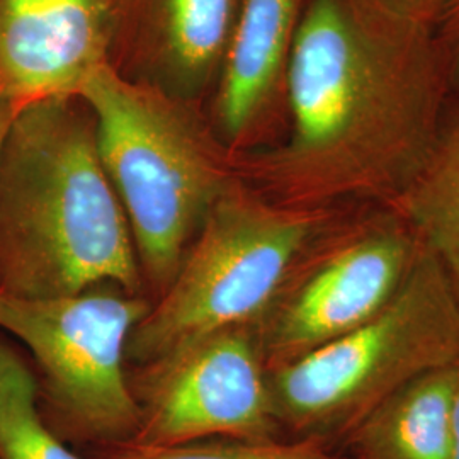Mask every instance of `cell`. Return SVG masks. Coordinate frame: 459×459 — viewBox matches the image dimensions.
I'll list each match as a JSON object with an SVG mask.
<instances>
[{"label": "cell", "instance_id": "cell-1", "mask_svg": "<svg viewBox=\"0 0 459 459\" xmlns=\"http://www.w3.org/2000/svg\"><path fill=\"white\" fill-rule=\"evenodd\" d=\"M291 134L254 164L284 206H392L443 126L447 66L432 26L373 0L305 4L286 68Z\"/></svg>", "mask_w": 459, "mask_h": 459}, {"label": "cell", "instance_id": "cell-20", "mask_svg": "<svg viewBox=\"0 0 459 459\" xmlns=\"http://www.w3.org/2000/svg\"><path fill=\"white\" fill-rule=\"evenodd\" d=\"M0 96H4V92H2V83H0Z\"/></svg>", "mask_w": 459, "mask_h": 459}, {"label": "cell", "instance_id": "cell-12", "mask_svg": "<svg viewBox=\"0 0 459 459\" xmlns=\"http://www.w3.org/2000/svg\"><path fill=\"white\" fill-rule=\"evenodd\" d=\"M459 364L429 371L369 411L347 436L351 459H447Z\"/></svg>", "mask_w": 459, "mask_h": 459}, {"label": "cell", "instance_id": "cell-4", "mask_svg": "<svg viewBox=\"0 0 459 459\" xmlns=\"http://www.w3.org/2000/svg\"><path fill=\"white\" fill-rule=\"evenodd\" d=\"M459 364V296L424 246L411 276L373 318L269 371L282 437L341 451L381 402L429 371Z\"/></svg>", "mask_w": 459, "mask_h": 459}, {"label": "cell", "instance_id": "cell-9", "mask_svg": "<svg viewBox=\"0 0 459 459\" xmlns=\"http://www.w3.org/2000/svg\"><path fill=\"white\" fill-rule=\"evenodd\" d=\"M123 0H0V83L17 109L77 96L115 45Z\"/></svg>", "mask_w": 459, "mask_h": 459}, {"label": "cell", "instance_id": "cell-19", "mask_svg": "<svg viewBox=\"0 0 459 459\" xmlns=\"http://www.w3.org/2000/svg\"><path fill=\"white\" fill-rule=\"evenodd\" d=\"M451 77H453L455 82L459 83V45L456 55H455V60H453V65H451Z\"/></svg>", "mask_w": 459, "mask_h": 459}, {"label": "cell", "instance_id": "cell-14", "mask_svg": "<svg viewBox=\"0 0 459 459\" xmlns=\"http://www.w3.org/2000/svg\"><path fill=\"white\" fill-rule=\"evenodd\" d=\"M0 459H85L45 422L33 366L0 332Z\"/></svg>", "mask_w": 459, "mask_h": 459}, {"label": "cell", "instance_id": "cell-15", "mask_svg": "<svg viewBox=\"0 0 459 459\" xmlns=\"http://www.w3.org/2000/svg\"><path fill=\"white\" fill-rule=\"evenodd\" d=\"M85 459H351L313 439H208L155 447L119 443L83 451Z\"/></svg>", "mask_w": 459, "mask_h": 459}, {"label": "cell", "instance_id": "cell-17", "mask_svg": "<svg viewBox=\"0 0 459 459\" xmlns=\"http://www.w3.org/2000/svg\"><path fill=\"white\" fill-rule=\"evenodd\" d=\"M17 108L13 104V100L5 96H0V145L5 136V133L11 126V121L16 115Z\"/></svg>", "mask_w": 459, "mask_h": 459}, {"label": "cell", "instance_id": "cell-8", "mask_svg": "<svg viewBox=\"0 0 459 459\" xmlns=\"http://www.w3.org/2000/svg\"><path fill=\"white\" fill-rule=\"evenodd\" d=\"M140 409L133 443L274 439L279 430L257 325L223 328L142 364L130 377Z\"/></svg>", "mask_w": 459, "mask_h": 459}, {"label": "cell", "instance_id": "cell-11", "mask_svg": "<svg viewBox=\"0 0 459 459\" xmlns=\"http://www.w3.org/2000/svg\"><path fill=\"white\" fill-rule=\"evenodd\" d=\"M305 0H244L221 66L214 121L230 145L250 138L284 83Z\"/></svg>", "mask_w": 459, "mask_h": 459}, {"label": "cell", "instance_id": "cell-5", "mask_svg": "<svg viewBox=\"0 0 459 459\" xmlns=\"http://www.w3.org/2000/svg\"><path fill=\"white\" fill-rule=\"evenodd\" d=\"M337 214L278 204L235 182L133 328L128 359L147 364L208 333L257 324Z\"/></svg>", "mask_w": 459, "mask_h": 459}, {"label": "cell", "instance_id": "cell-2", "mask_svg": "<svg viewBox=\"0 0 459 459\" xmlns=\"http://www.w3.org/2000/svg\"><path fill=\"white\" fill-rule=\"evenodd\" d=\"M145 281L79 96L17 109L0 145V298L43 301Z\"/></svg>", "mask_w": 459, "mask_h": 459}, {"label": "cell", "instance_id": "cell-18", "mask_svg": "<svg viewBox=\"0 0 459 459\" xmlns=\"http://www.w3.org/2000/svg\"><path fill=\"white\" fill-rule=\"evenodd\" d=\"M447 459H459V385L455 400V411H453V430H451V444H449V456Z\"/></svg>", "mask_w": 459, "mask_h": 459}, {"label": "cell", "instance_id": "cell-10", "mask_svg": "<svg viewBox=\"0 0 459 459\" xmlns=\"http://www.w3.org/2000/svg\"><path fill=\"white\" fill-rule=\"evenodd\" d=\"M244 0H138L143 81L189 106L218 82Z\"/></svg>", "mask_w": 459, "mask_h": 459}, {"label": "cell", "instance_id": "cell-3", "mask_svg": "<svg viewBox=\"0 0 459 459\" xmlns=\"http://www.w3.org/2000/svg\"><path fill=\"white\" fill-rule=\"evenodd\" d=\"M77 96L94 117L99 157L128 218L145 286L162 295L235 184L225 155L186 104L113 64L96 70Z\"/></svg>", "mask_w": 459, "mask_h": 459}, {"label": "cell", "instance_id": "cell-16", "mask_svg": "<svg viewBox=\"0 0 459 459\" xmlns=\"http://www.w3.org/2000/svg\"><path fill=\"white\" fill-rule=\"evenodd\" d=\"M373 2H377L381 7L392 11L398 16L432 26L436 17L443 13L447 0H373Z\"/></svg>", "mask_w": 459, "mask_h": 459}, {"label": "cell", "instance_id": "cell-13", "mask_svg": "<svg viewBox=\"0 0 459 459\" xmlns=\"http://www.w3.org/2000/svg\"><path fill=\"white\" fill-rule=\"evenodd\" d=\"M392 208L436 255L459 296V109L444 121L426 164Z\"/></svg>", "mask_w": 459, "mask_h": 459}, {"label": "cell", "instance_id": "cell-6", "mask_svg": "<svg viewBox=\"0 0 459 459\" xmlns=\"http://www.w3.org/2000/svg\"><path fill=\"white\" fill-rule=\"evenodd\" d=\"M150 307L145 296L115 284L43 301L0 298V332L26 352L39 411L70 447L136 437L140 409L125 361L133 328Z\"/></svg>", "mask_w": 459, "mask_h": 459}, {"label": "cell", "instance_id": "cell-7", "mask_svg": "<svg viewBox=\"0 0 459 459\" xmlns=\"http://www.w3.org/2000/svg\"><path fill=\"white\" fill-rule=\"evenodd\" d=\"M422 250L417 233L392 206L337 214L255 324L267 373L381 312Z\"/></svg>", "mask_w": 459, "mask_h": 459}]
</instances>
